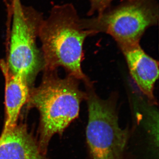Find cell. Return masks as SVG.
Listing matches in <instances>:
<instances>
[{"mask_svg":"<svg viewBox=\"0 0 159 159\" xmlns=\"http://www.w3.org/2000/svg\"><path fill=\"white\" fill-rule=\"evenodd\" d=\"M95 34L85 29L77 9L71 3L54 6L43 18L38 35L48 71L63 67L69 75L86 85L91 84L81 68L83 47L86 39Z\"/></svg>","mask_w":159,"mask_h":159,"instance_id":"1","label":"cell"},{"mask_svg":"<svg viewBox=\"0 0 159 159\" xmlns=\"http://www.w3.org/2000/svg\"><path fill=\"white\" fill-rule=\"evenodd\" d=\"M79 80L70 75L61 78L48 74L29 94V102L39 112L38 142L44 153L52 137L62 134L78 116L80 102L87 96L80 89Z\"/></svg>","mask_w":159,"mask_h":159,"instance_id":"2","label":"cell"},{"mask_svg":"<svg viewBox=\"0 0 159 159\" xmlns=\"http://www.w3.org/2000/svg\"><path fill=\"white\" fill-rule=\"evenodd\" d=\"M159 16L157 0H128L95 17L81 18V22L95 34H109L122 48L140 44L145 31L157 25Z\"/></svg>","mask_w":159,"mask_h":159,"instance_id":"3","label":"cell"},{"mask_svg":"<svg viewBox=\"0 0 159 159\" xmlns=\"http://www.w3.org/2000/svg\"><path fill=\"white\" fill-rule=\"evenodd\" d=\"M88 122L86 131L91 159H131L130 131L119 126L114 98L103 100L87 86Z\"/></svg>","mask_w":159,"mask_h":159,"instance_id":"4","label":"cell"},{"mask_svg":"<svg viewBox=\"0 0 159 159\" xmlns=\"http://www.w3.org/2000/svg\"><path fill=\"white\" fill-rule=\"evenodd\" d=\"M11 4L10 50L6 63L11 72L24 77L29 84L40 67L36 39L44 18L20 0H12Z\"/></svg>","mask_w":159,"mask_h":159,"instance_id":"5","label":"cell"},{"mask_svg":"<svg viewBox=\"0 0 159 159\" xmlns=\"http://www.w3.org/2000/svg\"><path fill=\"white\" fill-rule=\"evenodd\" d=\"M0 159H48L26 124L3 129L0 136Z\"/></svg>","mask_w":159,"mask_h":159,"instance_id":"6","label":"cell"},{"mask_svg":"<svg viewBox=\"0 0 159 159\" xmlns=\"http://www.w3.org/2000/svg\"><path fill=\"white\" fill-rule=\"evenodd\" d=\"M131 75L151 104H156L154 86L159 77L158 62L143 51L140 44L121 48Z\"/></svg>","mask_w":159,"mask_h":159,"instance_id":"7","label":"cell"},{"mask_svg":"<svg viewBox=\"0 0 159 159\" xmlns=\"http://www.w3.org/2000/svg\"><path fill=\"white\" fill-rule=\"evenodd\" d=\"M0 67L5 79L6 119L3 129L11 128L17 124L21 110L29 99V84L24 77L11 72L5 61H0Z\"/></svg>","mask_w":159,"mask_h":159,"instance_id":"8","label":"cell"},{"mask_svg":"<svg viewBox=\"0 0 159 159\" xmlns=\"http://www.w3.org/2000/svg\"><path fill=\"white\" fill-rule=\"evenodd\" d=\"M115 0H89L90 7L87 15L92 16L95 13L97 15L103 13L106 10L111 7V4ZM128 0H121V2Z\"/></svg>","mask_w":159,"mask_h":159,"instance_id":"9","label":"cell"}]
</instances>
